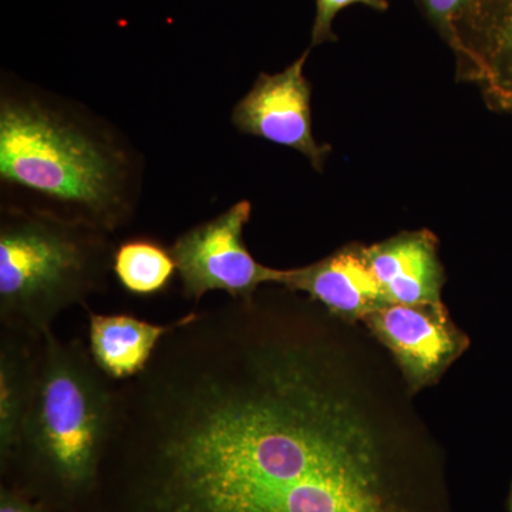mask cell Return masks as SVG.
<instances>
[{
	"label": "cell",
	"mask_w": 512,
	"mask_h": 512,
	"mask_svg": "<svg viewBox=\"0 0 512 512\" xmlns=\"http://www.w3.org/2000/svg\"><path fill=\"white\" fill-rule=\"evenodd\" d=\"M328 340L256 293L178 319L117 383L103 512H410Z\"/></svg>",
	"instance_id": "6da1fadb"
},
{
	"label": "cell",
	"mask_w": 512,
	"mask_h": 512,
	"mask_svg": "<svg viewBox=\"0 0 512 512\" xmlns=\"http://www.w3.org/2000/svg\"><path fill=\"white\" fill-rule=\"evenodd\" d=\"M0 178L28 198L22 210L111 232L136 205L133 157L109 131L40 94L0 100Z\"/></svg>",
	"instance_id": "7a4b0ae2"
},
{
	"label": "cell",
	"mask_w": 512,
	"mask_h": 512,
	"mask_svg": "<svg viewBox=\"0 0 512 512\" xmlns=\"http://www.w3.org/2000/svg\"><path fill=\"white\" fill-rule=\"evenodd\" d=\"M117 413V382L104 375L80 339L49 330L40 340L35 400L6 473L53 510L90 500Z\"/></svg>",
	"instance_id": "3957f363"
},
{
	"label": "cell",
	"mask_w": 512,
	"mask_h": 512,
	"mask_svg": "<svg viewBox=\"0 0 512 512\" xmlns=\"http://www.w3.org/2000/svg\"><path fill=\"white\" fill-rule=\"evenodd\" d=\"M110 234L22 208L0 222V325L40 340L113 274Z\"/></svg>",
	"instance_id": "277c9868"
},
{
	"label": "cell",
	"mask_w": 512,
	"mask_h": 512,
	"mask_svg": "<svg viewBox=\"0 0 512 512\" xmlns=\"http://www.w3.org/2000/svg\"><path fill=\"white\" fill-rule=\"evenodd\" d=\"M251 212V202L239 201L175 239L171 252L184 298L200 302L222 291L234 301H251L262 285L276 284L279 269L259 264L245 245Z\"/></svg>",
	"instance_id": "5b68a950"
},
{
	"label": "cell",
	"mask_w": 512,
	"mask_h": 512,
	"mask_svg": "<svg viewBox=\"0 0 512 512\" xmlns=\"http://www.w3.org/2000/svg\"><path fill=\"white\" fill-rule=\"evenodd\" d=\"M363 322L393 353L413 392L439 382L470 346L446 306L386 305L369 313Z\"/></svg>",
	"instance_id": "8992f818"
},
{
	"label": "cell",
	"mask_w": 512,
	"mask_h": 512,
	"mask_svg": "<svg viewBox=\"0 0 512 512\" xmlns=\"http://www.w3.org/2000/svg\"><path fill=\"white\" fill-rule=\"evenodd\" d=\"M308 56L306 50L284 72L259 74L247 96L234 107L232 124L242 134L298 151L316 171H323L332 148L313 136L312 89L303 73Z\"/></svg>",
	"instance_id": "52a82bcc"
},
{
	"label": "cell",
	"mask_w": 512,
	"mask_h": 512,
	"mask_svg": "<svg viewBox=\"0 0 512 512\" xmlns=\"http://www.w3.org/2000/svg\"><path fill=\"white\" fill-rule=\"evenodd\" d=\"M457 76L476 83L488 106H512V0H474L456 25Z\"/></svg>",
	"instance_id": "ba28073f"
},
{
	"label": "cell",
	"mask_w": 512,
	"mask_h": 512,
	"mask_svg": "<svg viewBox=\"0 0 512 512\" xmlns=\"http://www.w3.org/2000/svg\"><path fill=\"white\" fill-rule=\"evenodd\" d=\"M276 285L306 293L346 322L363 320L387 305L367 262L365 245L360 244L346 245L315 264L279 269Z\"/></svg>",
	"instance_id": "9c48e42d"
},
{
	"label": "cell",
	"mask_w": 512,
	"mask_h": 512,
	"mask_svg": "<svg viewBox=\"0 0 512 512\" xmlns=\"http://www.w3.org/2000/svg\"><path fill=\"white\" fill-rule=\"evenodd\" d=\"M387 305L444 306L439 239L429 229L407 231L365 247Z\"/></svg>",
	"instance_id": "30bf717a"
},
{
	"label": "cell",
	"mask_w": 512,
	"mask_h": 512,
	"mask_svg": "<svg viewBox=\"0 0 512 512\" xmlns=\"http://www.w3.org/2000/svg\"><path fill=\"white\" fill-rule=\"evenodd\" d=\"M157 325L130 315H101L89 311L90 355L101 372L121 383L143 373L165 335L177 326Z\"/></svg>",
	"instance_id": "8fae6325"
},
{
	"label": "cell",
	"mask_w": 512,
	"mask_h": 512,
	"mask_svg": "<svg viewBox=\"0 0 512 512\" xmlns=\"http://www.w3.org/2000/svg\"><path fill=\"white\" fill-rule=\"evenodd\" d=\"M42 340V339H40ZM40 340L0 330V464L8 468L35 400Z\"/></svg>",
	"instance_id": "7c38bea8"
},
{
	"label": "cell",
	"mask_w": 512,
	"mask_h": 512,
	"mask_svg": "<svg viewBox=\"0 0 512 512\" xmlns=\"http://www.w3.org/2000/svg\"><path fill=\"white\" fill-rule=\"evenodd\" d=\"M113 274L131 295L150 298L165 292L178 272L171 248L141 237L128 239L116 248Z\"/></svg>",
	"instance_id": "4fadbf2b"
},
{
	"label": "cell",
	"mask_w": 512,
	"mask_h": 512,
	"mask_svg": "<svg viewBox=\"0 0 512 512\" xmlns=\"http://www.w3.org/2000/svg\"><path fill=\"white\" fill-rule=\"evenodd\" d=\"M352 5H363L376 12H386L389 9L387 0H316V16L312 28V46L336 42L338 37L333 33L332 25L336 16L343 9Z\"/></svg>",
	"instance_id": "5bb4252c"
},
{
	"label": "cell",
	"mask_w": 512,
	"mask_h": 512,
	"mask_svg": "<svg viewBox=\"0 0 512 512\" xmlns=\"http://www.w3.org/2000/svg\"><path fill=\"white\" fill-rule=\"evenodd\" d=\"M424 15L430 20L447 45L456 42V25L470 9L474 0H417Z\"/></svg>",
	"instance_id": "9a60e30c"
},
{
	"label": "cell",
	"mask_w": 512,
	"mask_h": 512,
	"mask_svg": "<svg viewBox=\"0 0 512 512\" xmlns=\"http://www.w3.org/2000/svg\"><path fill=\"white\" fill-rule=\"evenodd\" d=\"M0 512H57L50 505L36 500L18 487L3 485L0 491Z\"/></svg>",
	"instance_id": "2e32d148"
},
{
	"label": "cell",
	"mask_w": 512,
	"mask_h": 512,
	"mask_svg": "<svg viewBox=\"0 0 512 512\" xmlns=\"http://www.w3.org/2000/svg\"><path fill=\"white\" fill-rule=\"evenodd\" d=\"M508 510L512 512V483L510 488V495H508Z\"/></svg>",
	"instance_id": "e0dca14e"
},
{
	"label": "cell",
	"mask_w": 512,
	"mask_h": 512,
	"mask_svg": "<svg viewBox=\"0 0 512 512\" xmlns=\"http://www.w3.org/2000/svg\"><path fill=\"white\" fill-rule=\"evenodd\" d=\"M505 113H510V114H512V106L510 107V109H508L507 111H505Z\"/></svg>",
	"instance_id": "ac0fdd59"
}]
</instances>
